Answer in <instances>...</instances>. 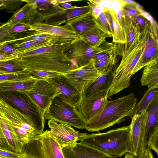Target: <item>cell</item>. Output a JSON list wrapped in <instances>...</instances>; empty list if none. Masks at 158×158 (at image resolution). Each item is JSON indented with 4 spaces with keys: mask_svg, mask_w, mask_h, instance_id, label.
I'll list each match as a JSON object with an SVG mask.
<instances>
[{
    "mask_svg": "<svg viewBox=\"0 0 158 158\" xmlns=\"http://www.w3.org/2000/svg\"><path fill=\"white\" fill-rule=\"evenodd\" d=\"M75 40L66 39L34 50L19 52L12 56L13 60L29 72L42 70L65 74L77 68L66 53Z\"/></svg>",
    "mask_w": 158,
    "mask_h": 158,
    "instance_id": "cell-1",
    "label": "cell"
},
{
    "mask_svg": "<svg viewBox=\"0 0 158 158\" xmlns=\"http://www.w3.org/2000/svg\"><path fill=\"white\" fill-rule=\"evenodd\" d=\"M137 102L133 93L107 100L103 111L87 122L85 129L89 132L98 131L121 122L127 117L132 116Z\"/></svg>",
    "mask_w": 158,
    "mask_h": 158,
    "instance_id": "cell-2",
    "label": "cell"
},
{
    "mask_svg": "<svg viewBox=\"0 0 158 158\" xmlns=\"http://www.w3.org/2000/svg\"><path fill=\"white\" fill-rule=\"evenodd\" d=\"M144 30L135 37L129 48L124 51L117 67L107 97L117 94L130 86V81L144 47Z\"/></svg>",
    "mask_w": 158,
    "mask_h": 158,
    "instance_id": "cell-3",
    "label": "cell"
},
{
    "mask_svg": "<svg viewBox=\"0 0 158 158\" xmlns=\"http://www.w3.org/2000/svg\"><path fill=\"white\" fill-rule=\"evenodd\" d=\"M130 126L104 133L88 134L81 138V143L106 154L121 157L127 152Z\"/></svg>",
    "mask_w": 158,
    "mask_h": 158,
    "instance_id": "cell-4",
    "label": "cell"
},
{
    "mask_svg": "<svg viewBox=\"0 0 158 158\" xmlns=\"http://www.w3.org/2000/svg\"><path fill=\"white\" fill-rule=\"evenodd\" d=\"M0 117L23 146L40 135L29 117L0 98Z\"/></svg>",
    "mask_w": 158,
    "mask_h": 158,
    "instance_id": "cell-5",
    "label": "cell"
},
{
    "mask_svg": "<svg viewBox=\"0 0 158 158\" xmlns=\"http://www.w3.org/2000/svg\"><path fill=\"white\" fill-rule=\"evenodd\" d=\"M29 92H0V98L19 109L32 120L40 134L44 129V114L29 96Z\"/></svg>",
    "mask_w": 158,
    "mask_h": 158,
    "instance_id": "cell-6",
    "label": "cell"
},
{
    "mask_svg": "<svg viewBox=\"0 0 158 158\" xmlns=\"http://www.w3.org/2000/svg\"><path fill=\"white\" fill-rule=\"evenodd\" d=\"M44 119L53 120L80 129L85 128V123L76 111L75 107L64 102L60 94L56 97L44 114Z\"/></svg>",
    "mask_w": 158,
    "mask_h": 158,
    "instance_id": "cell-7",
    "label": "cell"
},
{
    "mask_svg": "<svg viewBox=\"0 0 158 158\" xmlns=\"http://www.w3.org/2000/svg\"><path fill=\"white\" fill-rule=\"evenodd\" d=\"M115 45L113 43L106 41L99 47H93L79 37L75 40L72 47L66 53L78 68L87 64L98 54Z\"/></svg>",
    "mask_w": 158,
    "mask_h": 158,
    "instance_id": "cell-8",
    "label": "cell"
},
{
    "mask_svg": "<svg viewBox=\"0 0 158 158\" xmlns=\"http://www.w3.org/2000/svg\"><path fill=\"white\" fill-rule=\"evenodd\" d=\"M147 117L146 110L131 117L127 152L136 156L145 149L144 139Z\"/></svg>",
    "mask_w": 158,
    "mask_h": 158,
    "instance_id": "cell-9",
    "label": "cell"
},
{
    "mask_svg": "<svg viewBox=\"0 0 158 158\" xmlns=\"http://www.w3.org/2000/svg\"><path fill=\"white\" fill-rule=\"evenodd\" d=\"M109 90L97 91L82 99L75 107L77 113L85 123L103 110L107 101Z\"/></svg>",
    "mask_w": 158,
    "mask_h": 158,
    "instance_id": "cell-10",
    "label": "cell"
},
{
    "mask_svg": "<svg viewBox=\"0 0 158 158\" xmlns=\"http://www.w3.org/2000/svg\"><path fill=\"white\" fill-rule=\"evenodd\" d=\"M69 81L82 95L98 75L94 65V60H91L85 65L74 69L64 74Z\"/></svg>",
    "mask_w": 158,
    "mask_h": 158,
    "instance_id": "cell-11",
    "label": "cell"
},
{
    "mask_svg": "<svg viewBox=\"0 0 158 158\" xmlns=\"http://www.w3.org/2000/svg\"><path fill=\"white\" fill-rule=\"evenodd\" d=\"M60 94L57 89L46 79H38L29 93L31 98L43 114L55 98Z\"/></svg>",
    "mask_w": 158,
    "mask_h": 158,
    "instance_id": "cell-12",
    "label": "cell"
},
{
    "mask_svg": "<svg viewBox=\"0 0 158 158\" xmlns=\"http://www.w3.org/2000/svg\"><path fill=\"white\" fill-rule=\"evenodd\" d=\"M48 125L52 136L60 145L62 149L74 144L81 138L88 134L80 133L71 126L62 123H57L53 120H49Z\"/></svg>",
    "mask_w": 158,
    "mask_h": 158,
    "instance_id": "cell-13",
    "label": "cell"
},
{
    "mask_svg": "<svg viewBox=\"0 0 158 158\" xmlns=\"http://www.w3.org/2000/svg\"><path fill=\"white\" fill-rule=\"evenodd\" d=\"M157 58H158V37L153 33L150 24L144 30V47L141 56L133 71V75Z\"/></svg>",
    "mask_w": 158,
    "mask_h": 158,
    "instance_id": "cell-14",
    "label": "cell"
},
{
    "mask_svg": "<svg viewBox=\"0 0 158 158\" xmlns=\"http://www.w3.org/2000/svg\"><path fill=\"white\" fill-rule=\"evenodd\" d=\"M46 80L57 89L64 102L74 107L79 104L82 99V95L64 74Z\"/></svg>",
    "mask_w": 158,
    "mask_h": 158,
    "instance_id": "cell-15",
    "label": "cell"
},
{
    "mask_svg": "<svg viewBox=\"0 0 158 158\" xmlns=\"http://www.w3.org/2000/svg\"><path fill=\"white\" fill-rule=\"evenodd\" d=\"M30 31L38 33H46L60 38L69 40H75L79 37L77 33L69 24L57 26L39 22L30 25Z\"/></svg>",
    "mask_w": 158,
    "mask_h": 158,
    "instance_id": "cell-16",
    "label": "cell"
},
{
    "mask_svg": "<svg viewBox=\"0 0 158 158\" xmlns=\"http://www.w3.org/2000/svg\"><path fill=\"white\" fill-rule=\"evenodd\" d=\"M64 158H116L106 154L81 142L62 149Z\"/></svg>",
    "mask_w": 158,
    "mask_h": 158,
    "instance_id": "cell-17",
    "label": "cell"
},
{
    "mask_svg": "<svg viewBox=\"0 0 158 158\" xmlns=\"http://www.w3.org/2000/svg\"><path fill=\"white\" fill-rule=\"evenodd\" d=\"M117 65L111 64L107 68L98 72V75L82 95V98L88 97L99 90L110 89L114 76Z\"/></svg>",
    "mask_w": 158,
    "mask_h": 158,
    "instance_id": "cell-18",
    "label": "cell"
},
{
    "mask_svg": "<svg viewBox=\"0 0 158 158\" xmlns=\"http://www.w3.org/2000/svg\"><path fill=\"white\" fill-rule=\"evenodd\" d=\"M33 139L40 142L45 158H64L61 147L52 136L50 130L36 135Z\"/></svg>",
    "mask_w": 158,
    "mask_h": 158,
    "instance_id": "cell-19",
    "label": "cell"
},
{
    "mask_svg": "<svg viewBox=\"0 0 158 158\" xmlns=\"http://www.w3.org/2000/svg\"><path fill=\"white\" fill-rule=\"evenodd\" d=\"M22 0L27 3L15 13L6 22L9 26L13 27L19 23L32 24L37 5L33 0Z\"/></svg>",
    "mask_w": 158,
    "mask_h": 158,
    "instance_id": "cell-20",
    "label": "cell"
},
{
    "mask_svg": "<svg viewBox=\"0 0 158 158\" xmlns=\"http://www.w3.org/2000/svg\"><path fill=\"white\" fill-rule=\"evenodd\" d=\"M0 146L15 152L22 153L23 145L19 142L0 117Z\"/></svg>",
    "mask_w": 158,
    "mask_h": 158,
    "instance_id": "cell-21",
    "label": "cell"
},
{
    "mask_svg": "<svg viewBox=\"0 0 158 158\" xmlns=\"http://www.w3.org/2000/svg\"><path fill=\"white\" fill-rule=\"evenodd\" d=\"M102 11L110 27L113 41L115 43L125 44L126 40L124 32L117 20L115 10L103 7Z\"/></svg>",
    "mask_w": 158,
    "mask_h": 158,
    "instance_id": "cell-22",
    "label": "cell"
},
{
    "mask_svg": "<svg viewBox=\"0 0 158 158\" xmlns=\"http://www.w3.org/2000/svg\"><path fill=\"white\" fill-rule=\"evenodd\" d=\"M95 19L90 9L88 13L72 18L66 23L72 26L79 36L96 25Z\"/></svg>",
    "mask_w": 158,
    "mask_h": 158,
    "instance_id": "cell-23",
    "label": "cell"
},
{
    "mask_svg": "<svg viewBox=\"0 0 158 158\" xmlns=\"http://www.w3.org/2000/svg\"><path fill=\"white\" fill-rule=\"evenodd\" d=\"M147 111L148 117L144 139L145 149L147 148V143L149 136L155 129L158 128V96L154 99Z\"/></svg>",
    "mask_w": 158,
    "mask_h": 158,
    "instance_id": "cell-24",
    "label": "cell"
},
{
    "mask_svg": "<svg viewBox=\"0 0 158 158\" xmlns=\"http://www.w3.org/2000/svg\"><path fill=\"white\" fill-rule=\"evenodd\" d=\"M144 67L140 79L142 85L147 86L148 89L158 86V58L152 60Z\"/></svg>",
    "mask_w": 158,
    "mask_h": 158,
    "instance_id": "cell-25",
    "label": "cell"
},
{
    "mask_svg": "<svg viewBox=\"0 0 158 158\" xmlns=\"http://www.w3.org/2000/svg\"><path fill=\"white\" fill-rule=\"evenodd\" d=\"M79 37L93 47H99L106 41V38L111 37L100 29L96 25Z\"/></svg>",
    "mask_w": 158,
    "mask_h": 158,
    "instance_id": "cell-26",
    "label": "cell"
},
{
    "mask_svg": "<svg viewBox=\"0 0 158 158\" xmlns=\"http://www.w3.org/2000/svg\"><path fill=\"white\" fill-rule=\"evenodd\" d=\"M37 78L31 80L0 83V92H29L34 87Z\"/></svg>",
    "mask_w": 158,
    "mask_h": 158,
    "instance_id": "cell-27",
    "label": "cell"
},
{
    "mask_svg": "<svg viewBox=\"0 0 158 158\" xmlns=\"http://www.w3.org/2000/svg\"><path fill=\"white\" fill-rule=\"evenodd\" d=\"M121 27L125 35L126 42L124 51H126L131 45L135 36L139 33L138 29L132 21L125 18L123 15Z\"/></svg>",
    "mask_w": 158,
    "mask_h": 158,
    "instance_id": "cell-28",
    "label": "cell"
},
{
    "mask_svg": "<svg viewBox=\"0 0 158 158\" xmlns=\"http://www.w3.org/2000/svg\"><path fill=\"white\" fill-rule=\"evenodd\" d=\"M23 158H45L40 142L36 139L30 141L23 146Z\"/></svg>",
    "mask_w": 158,
    "mask_h": 158,
    "instance_id": "cell-29",
    "label": "cell"
},
{
    "mask_svg": "<svg viewBox=\"0 0 158 158\" xmlns=\"http://www.w3.org/2000/svg\"><path fill=\"white\" fill-rule=\"evenodd\" d=\"M158 96V86H154L146 92L139 102L136 104L134 114H138L147 110L150 105L156 97Z\"/></svg>",
    "mask_w": 158,
    "mask_h": 158,
    "instance_id": "cell-30",
    "label": "cell"
},
{
    "mask_svg": "<svg viewBox=\"0 0 158 158\" xmlns=\"http://www.w3.org/2000/svg\"><path fill=\"white\" fill-rule=\"evenodd\" d=\"M90 9V6L89 5L79 7L74 6L73 9L67 10L66 13L61 16H63L60 19L53 21L59 20L53 23V24L54 25L58 26L62 23H66L68 20L72 18L88 13Z\"/></svg>",
    "mask_w": 158,
    "mask_h": 158,
    "instance_id": "cell-31",
    "label": "cell"
},
{
    "mask_svg": "<svg viewBox=\"0 0 158 158\" xmlns=\"http://www.w3.org/2000/svg\"><path fill=\"white\" fill-rule=\"evenodd\" d=\"M27 71L0 75V83L36 78Z\"/></svg>",
    "mask_w": 158,
    "mask_h": 158,
    "instance_id": "cell-32",
    "label": "cell"
},
{
    "mask_svg": "<svg viewBox=\"0 0 158 158\" xmlns=\"http://www.w3.org/2000/svg\"><path fill=\"white\" fill-rule=\"evenodd\" d=\"M64 39L46 33H38L36 32L34 34L20 38L11 40L12 43H15L17 41L20 40V43L30 41H57Z\"/></svg>",
    "mask_w": 158,
    "mask_h": 158,
    "instance_id": "cell-33",
    "label": "cell"
},
{
    "mask_svg": "<svg viewBox=\"0 0 158 158\" xmlns=\"http://www.w3.org/2000/svg\"><path fill=\"white\" fill-rule=\"evenodd\" d=\"M0 71L16 73L25 70L23 66L12 59L0 61Z\"/></svg>",
    "mask_w": 158,
    "mask_h": 158,
    "instance_id": "cell-34",
    "label": "cell"
},
{
    "mask_svg": "<svg viewBox=\"0 0 158 158\" xmlns=\"http://www.w3.org/2000/svg\"><path fill=\"white\" fill-rule=\"evenodd\" d=\"M117 49L109 56L99 61H94V65L98 72L108 68L111 64L116 63L117 55Z\"/></svg>",
    "mask_w": 158,
    "mask_h": 158,
    "instance_id": "cell-35",
    "label": "cell"
},
{
    "mask_svg": "<svg viewBox=\"0 0 158 158\" xmlns=\"http://www.w3.org/2000/svg\"><path fill=\"white\" fill-rule=\"evenodd\" d=\"M137 4L135 5L129 4L121 5L120 9L123 16L133 21L136 17L141 15L136 7Z\"/></svg>",
    "mask_w": 158,
    "mask_h": 158,
    "instance_id": "cell-36",
    "label": "cell"
},
{
    "mask_svg": "<svg viewBox=\"0 0 158 158\" xmlns=\"http://www.w3.org/2000/svg\"><path fill=\"white\" fill-rule=\"evenodd\" d=\"M2 5L0 9H5L8 13H15L20 8L23 2L22 0H1Z\"/></svg>",
    "mask_w": 158,
    "mask_h": 158,
    "instance_id": "cell-37",
    "label": "cell"
},
{
    "mask_svg": "<svg viewBox=\"0 0 158 158\" xmlns=\"http://www.w3.org/2000/svg\"><path fill=\"white\" fill-rule=\"evenodd\" d=\"M96 25L101 31L112 37V33L109 23L103 12L96 19Z\"/></svg>",
    "mask_w": 158,
    "mask_h": 158,
    "instance_id": "cell-38",
    "label": "cell"
},
{
    "mask_svg": "<svg viewBox=\"0 0 158 158\" xmlns=\"http://www.w3.org/2000/svg\"><path fill=\"white\" fill-rule=\"evenodd\" d=\"M30 24L24 23H19L12 27L10 30L7 40H13L15 39V36L24 31H30Z\"/></svg>",
    "mask_w": 158,
    "mask_h": 158,
    "instance_id": "cell-39",
    "label": "cell"
},
{
    "mask_svg": "<svg viewBox=\"0 0 158 158\" xmlns=\"http://www.w3.org/2000/svg\"><path fill=\"white\" fill-rule=\"evenodd\" d=\"M136 7L140 15L144 17L150 22L154 34L158 37V26L156 21L149 13L144 10L143 7L139 4H137Z\"/></svg>",
    "mask_w": 158,
    "mask_h": 158,
    "instance_id": "cell-40",
    "label": "cell"
},
{
    "mask_svg": "<svg viewBox=\"0 0 158 158\" xmlns=\"http://www.w3.org/2000/svg\"><path fill=\"white\" fill-rule=\"evenodd\" d=\"M32 76L39 79H48L57 77L61 74L53 72L34 70L29 72Z\"/></svg>",
    "mask_w": 158,
    "mask_h": 158,
    "instance_id": "cell-41",
    "label": "cell"
},
{
    "mask_svg": "<svg viewBox=\"0 0 158 158\" xmlns=\"http://www.w3.org/2000/svg\"><path fill=\"white\" fill-rule=\"evenodd\" d=\"M158 128L155 129L149 136L147 143V147L153 151L158 155Z\"/></svg>",
    "mask_w": 158,
    "mask_h": 158,
    "instance_id": "cell-42",
    "label": "cell"
},
{
    "mask_svg": "<svg viewBox=\"0 0 158 158\" xmlns=\"http://www.w3.org/2000/svg\"><path fill=\"white\" fill-rule=\"evenodd\" d=\"M15 43H7L5 41L0 43V52L4 54L12 57L18 52L14 45Z\"/></svg>",
    "mask_w": 158,
    "mask_h": 158,
    "instance_id": "cell-43",
    "label": "cell"
},
{
    "mask_svg": "<svg viewBox=\"0 0 158 158\" xmlns=\"http://www.w3.org/2000/svg\"><path fill=\"white\" fill-rule=\"evenodd\" d=\"M132 21L137 26L139 34L150 24L149 21L141 15L137 16Z\"/></svg>",
    "mask_w": 158,
    "mask_h": 158,
    "instance_id": "cell-44",
    "label": "cell"
},
{
    "mask_svg": "<svg viewBox=\"0 0 158 158\" xmlns=\"http://www.w3.org/2000/svg\"><path fill=\"white\" fill-rule=\"evenodd\" d=\"M100 1L98 0H89L87 2L92 14L95 19L102 11L103 8L102 9L99 5Z\"/></svg>",
    "mask_w": 158,
    "mask_h": 158,
    "instance_id": "cell-45",
    "label": "cell"
},
{
    "mask_svg": "<svg viewBox=\"0 0 158 158\" xmlns=\"http://www.w3.org/2000/svg\"><path fill=\"white\" fill-rule=\"evenodd\" d=\"M24 154L15 152L0 146V158H23Z\"/></svg>",
    "mask_w": 158,
    "mask_h": 158,
    "instance_id": "cell-46",
    "label": "cell"
},
{
    "mask_svg": "<svg viewBox=\"0 0 158 158\" xmlns=\"http://www.w3.org/2000/svg\"><path fill=\"white\" fill-rule=\"evenodd\" d=\"M12 27L6 22L0 25V43L7 40L10 30Z\"/></svg>",
    "mask_w": 158,
    "mask_h": 158,
    "instance_id": "cell-47",
    "label": "cell"
},
{
    "mask_svg": "<svg viewBox=\"0 0 158 158\" xmlns=\"http://www.w3.org/2000/svg\"><path fill=\"white\" fill-rule=\"evenodd\" d=\"M116 49H117V47L115 45L114 47L98 54L94 57L93 59L94 60V61L102 60L110 56Z\"/></svg>",
    "mask_w": 158,
    "mask_h": 158,
    "instance_id": "cell-48",
    "label": "cell"
},
{
    "mask_svg": "<svg viewBox=\"0 0 158 158\" xmlns=\"http://www.w3.org/2000/svg\"><path fill=\"white\" fill-rule=\"evenodd\" d=\"M138 158H154L150 149L147 147L144 151L138 156Z\"/></svg>",
    "mask_w": 158,
    "mask_h": 158,
    "instance_id": "cell-49",
    "label": "cell"
},
{
    "mask_svg": "<svg viewBox=\"0 0 158 158\" xmlns=\"http://www.w3.org/2000/svg\"><path fill=\"white\" fill-rule=\"evenodd\" d=\"M13 59L12 57L4 54L0 52V61L10 60Z\"/></svg>",
    "mask_w": 158,
    "mask_h": 158,
    "instance_id": "cell-50",
    "label": "cell"
},
{
    "mask_svg": "<svg viewBox=\"0 0 158 158\" xmlns=\"http://www.w3.org/2000/svg\"><path fill=\"white\" fill-rule=\"evenodd\" d=\"M121 5L124 4H129L133 5H135L137 3L135 2L132 0H121L119 1Z\"/></svg>",
    "mask_w": 158,
    "mask_h": 158,
    "instance_id": "cell-51",
    "label": "cell"
},
{
    "mask_svg": "<svg viewBox=\"0 0 158 158\" xmlns=\"http://www.w3.org/2000/svg\"><path fill=\"white\" fill-rule=\"evenodd\" d=\"M124 158H138V157L137 156L127 153L125 155Z\"/></svg>",
    "mask_w": 158,
    "mask_h": 158,
    "instance_id": "cell-52",
    "label": "cell"
},
{
    "mask_svg": "<svg viewBox=\"0 0 158 158\" xmlns=\"http://www.w3.org/2000/svg\"><path fill=\"white\" fill-rule=\"evenodd\" d=\"M2 4H2V2L1 0H0V7L2 5Z\"/></svg>",
    "mask_w": 158,
    "mask_h": 158,
    "instance_id": "cell-53",
    "label": "cell"
}]
</instances>
